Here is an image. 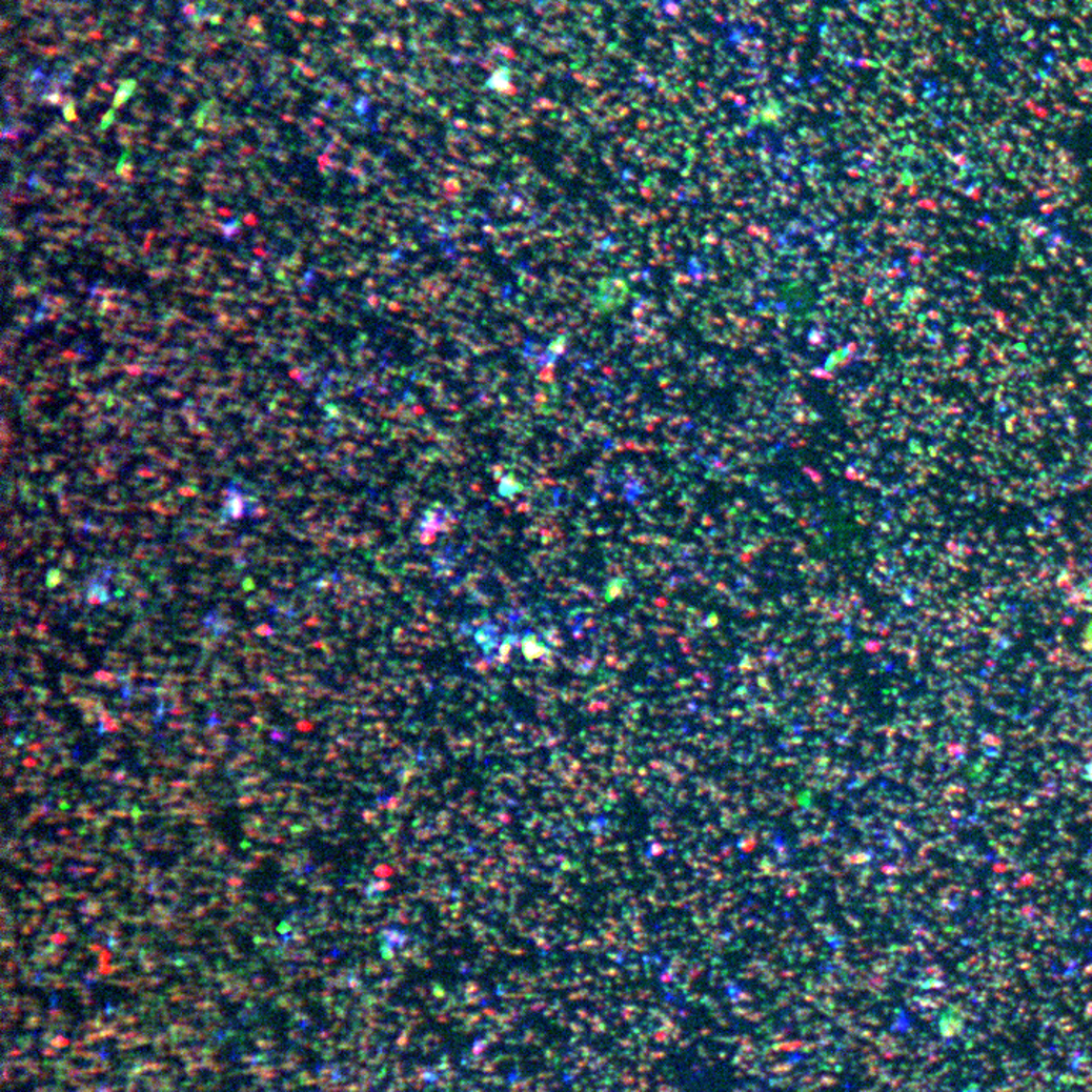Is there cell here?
I'll use <instances>...</instances> for the list:
<instances>
[{
  "label": "cell",
  "mask_w": 1092,
  "mask_h": 1092,
  "mask_svg": "<svg viewBox=\"0 0 1092 1092\" xmlns=\"http://www.w3.org/2000/svg\"><path fill=\"white\" fill-rule=\"evenodd\" d=\"M1085 644H1087L1092 651V620L1090 621V624H1088L1087 630H1085Z\"/></svg>",
  "instance_id": "obj_1"
}]
</instances>
